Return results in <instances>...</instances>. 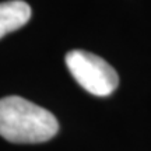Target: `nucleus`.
Listing matches in <instances>:
<instances>
[{
  "label": "nucleus",
  "mask_w": 151,
  "mask_h": 151,
  "mask_svg": "<svg viewBox=\"0 0 151 151\" xmlns=\"http://www.w3.org/2000/svg\"><path fill=\"white\" fill-rule=\"evenodd\" d=\"M59 122L48 109L21 97L0 99V136L17 144L45 143L56 136Z\"/></svg>",
  "instance_id": "obj_1"
},
{
  "label": "nucleus",
  "mask_w": 151,
  "mask_h": 151,
  "mask_svg": "<svg viewBox=\"0 0 151 151\" xmlns=\"http://www.w3.org/2000/svg\"><path fill=\"white\" fill-rule=\"evenodd\" d=\"M66 66L86 91L97 97L111 95L119 84L116 70L106 60L87 50H70L66 55Z\"/></svg>",
  "instance_id": "obj_2"
},
{
  "label": "nucleus",
  "mask_w": 151,
  "mask_h": 151,
  "mask_svg": "<svg viewBox=\"0 0 151 151\" xmlns=\"http://www.w3.org/2000/svg\"><path fill=\"white\" fill-rule=\"evenodd\" d=\"M31 18V7L22 0L0 3V38L24 27Z\"/></svg>",
  "instance_id": "obj_3"
}]
</instances>
